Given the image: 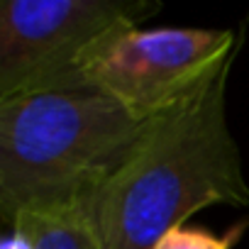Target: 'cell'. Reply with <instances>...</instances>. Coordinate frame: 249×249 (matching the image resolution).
I'll return each mask as SVG.
<instances>
[{
    "label": "cell",
    "mask_w": 249,
    "mask_h": 249,
    "mask_svg": "<svg viewBox=\"0 0 249 249\" xmlns=\"http://www.w3.org/2000/svg\"><path fill=\"white\" fill-rule=\"evenodd\" d=\"M10 230L25 234L35 249H98L88 213L78 200L22 210L10 220Z\"/></svg>",
    "instance_id": "5b68a950"
},
{
    "label": "cell",
    "mask_w": 249,
    "mask_h": 249,
    "mask_svg": "<svg viewBox=\"0 0 249 249\" xmlns=\"http://www.w3.org/2000/svg\"><path fill=\"white\" fill-rule=\"evenodd\" d=\"M0 249H35V247L30 244V239L25 234H20L18 230H10V234L5 237V242H3Z\"/></svg>",
    "instance_id": "52a82bcc"
},
{
    "label": "cell",
    "mask_w": 249,
    "mask_h": 249,
    "mask_svg": "<svg viewBox=\"0 0 249 249\" xmlns=\"http://www.w3.org/2000/svg\"><path fill=\"white\" fill-rule=\"evenodd\" d=\"M159 13L144 0H8L0 8V103L86 88L88 66Z\"/></svg>",
    "instance_id": "3957f363"
},
{
    "label": "cell",
    "mask_w": 249,
    "mask_h": 249,
    "mask_svg": "<svg viewBox=\"0 0 249 249\" xmlns=\"http://www.w3.org/2000/svg\"><path fill=\"white\" fill-rule=\"evenodd\" d=\"M234 54L193 93L159 112L81 200L98 249H154L210 205H247L249 186L227 124Z\"/></svg>",
    "instance_id": "6da1fadb"
},
{
    "label": "cell",
    "mask_w": 249,
    "mask_h": 249,
    "mask_svg": "<svg viewBox=\"0 0 249 249\" xmlns=\"http://www.w3.org/2000/svg\"><path fill=\"white\" fill-rule=\"evenodd\" d=\"M232 30H132L117 37L86 71L95 88L140 117H154L193 93L234 54Z\"/></svg>",
    "instance_id": "277c9868"
},
{
    "label": "cell",
    "mask_w": 249,
    "mask_h": 249,
    "mask_svg": "<svg viewBox=\"0 0 249 249\" xmlns=\"http://www.w3.org/2000/svg\"><path fill=\"white\" fill-rule=\"evenodd\" d=\"M234 242V232L217 237L205 230H193V227H176L154 249H230Z\"/></svg>",
    "instance_id": "8992f818"
},
{
    "label": "cell",
    "mask_w": 249,
    "mask_h": 249,
    "mask_svg": "<svg viewBox=\"0 0 249 249\" xmlns=\"http://www.w3.org/2000/svg\"><path fill=\"white\" fill-rule=\"evenodd\" d=\"M157 117V115H154ZM154 117L95 88L32 93L0 103V213L83 200L132 149Z\"/></svg>",
    "instance_id": "7a4b0ae2"
}]
</instances>
